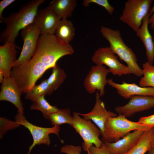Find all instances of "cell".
I'll return each instance as SVG.
<instances>
[{"instance_id":"10","label":"cell","mask_w":154,"mask_h":154,"mask_svg":"<svg viewBox=\"0 0 154 154\" xmlns=\"http://www.w3.org/2000/svg\"><path fill=\"white\" fill-rule=\"evenodd\" d=\"M100 97L98 91L96 93L95 104L91 111L86 114L78 113V114L82 116L84 119L92 120L94 122L100 129L102 141L104 143L107 142L104 134L105 123L109 117H115L117 115L115 113L106 110L104 104L100 99Z\"/></svg>"},{"instance_id":"1","label":"cell","mask_w":154,"mask_h":154,"mask_svg":"<svg viewBox=\"0 0 154 154\" xmlns=\"http://www.w3.org/2000/svg\"><path fill=\"white\" fill-rule=\"evenodd\" d=\"M74 52L71 45L60 42L54 34H40L31 59L13 67L10 77L25 94L32 89L46 70L56 66L60 58Z\"/></svg>"},{"instance_id":"34","label":"cell","mask_w":154,"mask_h":154,"mask_svg":"<svg viewBox=\"0 0 154 154\" xmlns=\"http://www.w3.org/2000/svg\"><path fill=\"white\" fill-rule=\"evenodd\" d=\"M151 147H154V127L153 128V131L151 141Z\"/></svg>"},{"instance_id":"11","label":"cell","mask_w":154,"mask_h":154,"mask_svg":"<svg viewBox=\"0 0 154 154\" xmlns=\"http://www.w3.org/2000/svg\"><path fill=\"white\" fill-rule=\"evenodd\" d=\"M109 73V69L103 65H96L92 66L84 82L87 92L92 94L97 90L99 91L100 96H102L105 93V86L107 84L106 76Z\"/></svg>"},{"instance_id":"26","label":"cell","mask_w":154,"mask_h":154,"mask_svg":"<svg viewBox=\"0 0 154 154\" xmlns=\"http://www.w3.org/2000/svg\"><path fill=\"white\" fill-rule=\"evenodd\" d=\"M143 75L139 82V85L143 87L154 88V66L147 61L142 64Z\"/></svg>"},{"instance_id":"37","label":"cell","mask_w":154,"mask_h":154,"mask_svg":"<svg viewBox=\"0 0 154 154\" xmlns=\"http://www.w3.org/2000/svg\"></svg>"},{"instance_id":"2","label":"cell","mask_w":154,"mask_h":154,"mask_svg":"<svg viewBox=\"0 0 154 154\" xmlns=\"http://www.w3.org/2000/svg\"><path fill=\"white\" fill-rule=\"evenodd\" d=\"M45 0H32L23 5L19 11L3 17L1 23L6 25L5 29L0 35V42L3 44L8 43H15L19 32L28 25L33 23L39 6Z\"/></svg>"},{"instance_id":"5","label":"cell","mask_w":154,"mask_h":154,"mask_svg":"<svg viewBox=\"0 0 154 154\" xmlns=\"http://www.w3.org/2000/svg\"><path fill=\"white\" fill-rule=\"evenodd\" d=\"M152 0H128L125 3L119 20L136 31L151 9Z\"/></svg>"},{"instance_id":"30","label":"cell","mask_w":154,"mask_h":154,"mask_svg":"<svg viewBox=\"0 0 154 154\" xmlns=\"http://www.w3.org/2000/svg\"><path fill=\"white\" fill-rule=\"evenodd\" d=\"M87 152L88 154H111L104 143L100 147L93 145L89 148Z\"/></svg>"},{"instance_id":"28","label":"cell","mask_w":154,"mask_h":154,"mask_svg":"<svg viewBox=\"0 0 154 154\" xmlns=\"http://www.w3.org/2000/svg\"><path fill=\"white\" fill-rule=\"evenodd\" d=\"M92 3L103 7L110 15H112L115 10L107 0H84L83 1V5L85 7H88Z\"/></svg>"},{"instance_id":"18","label":"cell","mask_w":154,"mask_h":154,"mask_svg":"<svg viewBox=\"0 0 154 154\" xmlns=\"http://www.w3.org/2000/svg\"><path fill=\"white\" fill-rule=\"evenodd\" d=\"M150 16L149 13L145 17L142 25L135 32L136 36L142 41L145 48L147 61L153 64L154 59V41L148 27V20Z\"/></svg>"},{"instance_id":"6","label":"cell","mask_w":154,"mask_h":154,"mask_svg":"<svg viewBox=\"0 0 154 154\" xmlns=\"http://www.w3.org/2000/svg\"><path fill=\"white\" fill-rule=\"evenodd\" d=\"M71 125L82 139V148L88 152V149L94 145L97 147H101L104 142L99 137L100 131L91 120H87L81 118L78 113L74 112Z\"/></svg>"},{"instance_id":"27","label":"cell","mask_w":154,"mask_h":154,"mask_svg":"<svg viewBox=\"0 0 154 154\" xmlns=\"http://www.w3.org/2000/svg\"><path fill=\"white\" fill-rule=\"evenodd\" d=\"M0 121L5 123L3 125H0V138L1 139L3 135L9 130L14 129L19 127L20 125L16 121L10 120L6 118L0 117Z\"/></svg>"},{"instance_id":"23","label":"cell","mask_w":154,"mask_h":154,"mask_svg":"<svg viewBox=\"0 0 154 154\" xmlns=\"http://www.w3.org/2000/svg\"><path fill=\"white\" fill-rule=\"evenodd\" d=\"M44 96H42L33 102L30 106V109L40 111L44 117L48 119L50 114L57 112L59 109L56 106L51 105L45 99Z\"/></svg>"},{"instance_id":"31","label":"cell","mask_w":154,"mask_h":154,"mask_svg":"<svg viewBox=\"0 0 154 154\" xmlns=\"http://www.w3.org/2000/svg\"><path fill=\"white\" fill-rule=\"evenodd\" d=\"M138 122L150 129L154 127V114L151 115L141 117Z\"/></svg>"},{"instance_id":"12","label":"cell","mask_w":154,"mask_h":154,"mask_svg":"<svg viewBox=\"0 0 154 154\" xmlns=\"http://www.w3.org/2000/svg\"><path fill=\"white\" fill-rule=\"evenodd\" d=\"M129 99L125 105L115 108L117 113L130 117L136 113L154 108V96H134Z\"/></svg>"},{"instance_id":"35","label":"cell","mask_w":154,"mask_h":154,"mask_svg":"<svg viewBox=\"0 0 154 154\" xmlns=\"http://www.w3.org/2000/svg\"><path fill=\"white\" fill-rule=\"evenodd\" d=\"M148 152V154H154V147H151Z\"/></svg>"},{"instance_id":"29","label":"cell","mask_w":154,"mask_h":154,"mask_svg":"<svg viewBox=\"0 0 154 154\" xmlns=\"http://www.w3.org/2000/svg\"><path fill=\"white\" fill-rule=\"evenodd\" d=\"M82 149L81 147L79 146L66 145L60 148V151L66 154H80Z\"/></svg>"},{"instance_id":"20","label":"cell","mask_w":154,"mask_h":154,"mask_svg":"<svg viewBox=\"0 0 154 154\" xmlns=\"http://www.w3.org/2000/svg\"><path fill=\"white\" fill-rule=\"evenodd\" d=\"M74 27L71 21L67 19L61 20L56 29L55 35L63 43L70 44L75 35Z\"/></svg>"},{"instance_id":"17","label":"cell","mask_w":154,"mask_h":154,"mask_svg":"<svg viewBox=\"0 0 154 154\" xmlns=\"http://www.w3.org/2000/svg\"><path fill=\"white\" fill-rule=\"evenodd\" d=\"M18 48L15 44L11 42L0 46V71L4 78L11 77L12 69L17 59L16 49Z\"/></svg>"},{"instance_id":"9","label":"cell","mask_w":154,"mask_h":154,"mask_svg":"<svg viewBox=\"0 0 154 154\" xmlns=\"http://www.w3.org/2000/svg\"><path fill=\"white\" fill-rule=\"evenodd\" d=\"M40 34L39 29L33 23L21 30V35L23 41V46L21 54L13 67L23 64L31 59L35 53L38 39Z\"/></svg>"},{"instance_id":"36","label":"cell","mask_w":154,"mask_h":154,"mask_svg":"<svg viewBox=\"0 0 154 154\" xmlns=\"http://www.w3.org/2000/svg\"><path fill=\"white\" fill-rule=\"evenodd\" d=\"M153 29L154 30V28H153ZM153 40L154 41V31L153 36Z\"/></svg>"},{"instance_id":"15","label":"cell","mask_w":154,"mask_h":154,"mask_svg":"<svg viewBox=\"0 0 154 154\" xmlns=\"http://www.w3.org/2000/svg\"><path fill=\"white\" fill-rule=\"evenodd\" d=\"M145 131L135 130L116 142L104 143L111 154H124L136 144Z\"/></svg>"},{"instance_id":"25","label":"cell","mask_w":154,"mask_h":154,"mask_svg":"<svg viewBox=\"0 0 154 154\" xmlns=\"http://www.w3.org/2000/svg\"><path fill=\"white\" fill-rule=\"evenodd\" d=\"M66 77V75L64 70L57 64L52 68L51 74L46 79L50 87L54 92L60 87Z\"/></svg>"},{"instance_id":"24","label":"cell","mask_w":154,"mask_h":154,"mask_svg":"<svg viewBox=\"0 0 154 154\" xmlns=\"http://www.w3.org/2000/svg\"><path fill=\"white\" fill-rule=\"evenodd\" d=\"M72 116L69 108L59 109L56 112L50 114L48 119L52 125L59 126L66 123L72 125Z\"/></svg>"},{"instance_id":"8","label":"cell","mask_w":154,"mask_h":154,"mask_svg":"<svg viewBox=\"0 0 154 154\" xmlns=\"http://www.w3.org/2000/svg\"><path fill=\"white\" fill-rule=\"evenodd\" d=\"M96 65L104 64L109 68L110 72L112 74L121 76L130 74L127 66L121 63L110 48L101 47L96 50L91 58Z\"/></svg>"},{"instance_id":"21","label":"cell","mask_w":154,"mask_h":154,"mask_svg":"<svg viewBox=\"0 0 154 154\" xmlns=\"http://www.w3.org/2000/svg\"><path fill=\"white\" fill-rule=\"evenodd\" d=\"M153 128L145 131L136 144L124 154H144L148 151L151 147Z\"/></svg>"},{"instance_id":"4","label":"cell","mask_w":154,"mask_h":154,"mask_svg":"<svg viewBox=\"0 0 154 154\" xmlns=\"http://www.w3.org/2000/svg\"><path fill=\"white\" fill-rule=\"evenodd\" d=\"M126 117L123 115L119 114L116 117L108 119L104 129V134L107 142H116L133 131H145L150 129L138 121H131Z\"/></svg>"},{"instance_id":"14","label":"cell","mask_w":154,"mask_h":154,"mask_svg":"<svg viewBox=\"0 0 154 154\" xmlns=\"http://www.w3.org/2000/svg\"><path fill=\"white\" fill-rule=\"evenodd\" d=\"M23 93L21 88L11 77L5 78L1 87L0 100L11 102L18 109V112L24 115V108L21 98Z\"/></svg>"},{"instance_id":"3","label":"cell","mask_w":154,"mask_h":154,"mask_svg":"<svg viewBox=\"0 0 154 154\" xmlns=\"http://www.w3.org/2000/svg\"><path fill=\"white\" fill-rule=\"evenodd\" d=\"M100 32L109 42L110 47L127 64L130 74L138 77L143 75L142 69L137 64V58L132 49L124 42L119 30L102 26Z\"/></svg>"},{"instance_id":"7","label":"cell","mask_w":154,"mask_h":154,"mask_svg":"<svg viewBox=\"0 0 154 154\" xmlns=\"http://www.w3.org/2000/svg\"><path fill=\"white\" fill-rule=\"evenodd\" d=\"M15 121L20 125H22L27 128L32 135L33 141L29 147V154L32 149L36 145L44 144L49 146L51 141L49 134H54L59 138L60 127L59 126L54 125L51 127H39L33 124L27 120L25 117L18 112L15 117Z\"/></svg>"},{"instance_id":"22","label":"cell","mask_w":154,"mask_h":154,"mask_svg":"<svg viewBox=\"0 0 154 154\" xmlns=\"http://www.w3.org/2000/svg\"><path fill=\"white\" fill-rule=\"evenodd\" d=\"M53 92L46 79L42 81L40 84L35 85L29 92L25 93V98L34 102L39 97L46 95H50Z\"/></svg>"},{"instance_id":"33","label":"cell","mask_w":154,"mask_h":154,"mask_svg":"<svg viewBox=\"0 0 154 154\" xmlns=\"http://www.w3.org/2000/svg\"><path fill=\"white\" fill-rule=\"evenodd\" d=\"M151 15L148 20V24L151 25V27L153 29L154 28V5L151 9L149 13Z\"/></svg>"},{"instance_id":"32","label":"cell","mask_w":154,"mask_h":154,"mask_svg":"<svg viewBox=\"0 0 154 154\" xmlns=\"http://www.w3.org/2000/svg\"><path fill=\"white\" fill-rule=\"evenodd\" d=\"M15 0H3L0 2V19L1 21L3 18L2 13L7 6L15 1Z\"/></svg>"},{"instance_id":"13","label":"cell","mask_w":154,"mask_h":154,"mask_svg":"<svg viewBox=\"0 0 154 154\" xmlns=\"http://www.w3.org/2000/svg\"><path fill=\"white\" fill-rule=\"evenodd\" d=\"M61 20L49 5L38 11L33 23L39 29L40 34H54Z\"/></svg>"},{"instance_id":"19","label":"cell","mask_w":154,"mask_h":154,"mask_svg":"<svg viewBox=\"0 0 154 154\" xmlns=\"http://www.w3.org/2000/svg\"><path fill=\"white\" fill-rule=\"evenodd\" d=\"M77 3L76 0H54L49 5L61 19H67L72 16Z\"/></svg>"},{"instance_id":"16","label":"cell","mask_w":154,"mask_h":154,"mask_svg":"<svg viewBox=\"0 0 154 154\" xmlns=\"http://www.w3.org/2000/svg\"><path fill=\"white\" fill-rule=\"evenodd\" d=\"M119 84L114 82L112 79L107 80V84L115 88L117 93L122 97L129 99L134 96H154V88L151 87H143L135 83H128L123 81Z\"/></svg>"}]
</instances>
